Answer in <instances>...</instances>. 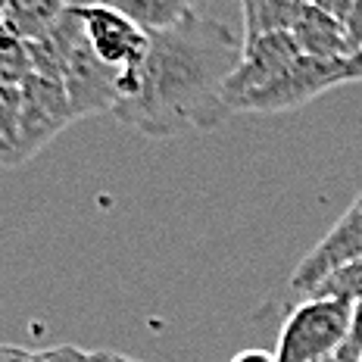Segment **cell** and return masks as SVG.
<instances>
[{"label":"cell","mask_w":362,"mask_h":362,"mask_svg":"<svg viewBox=\"0 0 362 362\" xmlns=\"http://www.w3.org/2000/svg\"><path fill=\"white\" fill-rule=\"evenodd\" d=\"M244 54V37L231 25L191 13L185 22L150 35L138 72L116 75L119 103L112 119L147 138L213 132L231 116L225 85Z\"/></svg>","instance_id":"6da1fadb"},{"label":"cell","mask_w":362,"mask_h":362,"mask_svg":"<svg viewBox=\"0 0 362 362\" xmlns=\"http://www.w3.org/2000/svg\"><path fill=\"white\" fill-rule=\"evenodd\" d=\"M353 328V303L337 297H306L278 331L275 362H334Z\"/></svg>","instance_id":"7a4b0ae2"},{"label":"cell","mask_w":362,"mask_h":362,"mask_svg":"<svg viewBox=\"0 0 362 362\" xmlns=\"http://www.w3.org/2000/svg\"><path fill=\"white\" fill-rule=\"evenodd\" d=\"M85 37L100 63H107L116 75L138 72L147 59L150 35H144L128 16L112 4H75Z\"/></svg>","instance_id":"3957f363"},{"label":"cell","mask_w":362,"mask_h":362,"mask_svg":"<svg viewBox=\"0 0 362 362\" xmlns=\"http://www.w3.org/2000/svg\"><path fill=\"white\" fill-rule=\"evenodd\" d=\"M337 85H350L346 59H313L300 57L284 75H278L269 88L256 90L238 107V112H284L309 103L313 97L325 94Z\"/></svg>","instance_id":"277c9868"},{"label":"cell","mask_w":362,"mask_h":362,"mask_svg":"<svg viewBox=\"0 0 362 362\" xmlns=\"http://www.w3.org/2000/svg\"><path fill=\"white\" fill-rule=\"evenodd\" d=\"M69 97V107L75 122L88 116H112L119 103L116 94V72L107 63H100L97 54L90 50L88 37H85V25L75 35V41L69 44V54H66V66L59 75Z\"/></svg>","instance_id":"5b68a950"},{"label":"cell","mask_w":362,"mask_h":362,"mask_svg":"<svg viewBox=\"0 0 362 362\" xmlns=\"http://www.w3.org/2000/svg\"><path fill=\"white\" fill-rule=\"evenodd\" d=\"M22 90V119H19V153L22 163L32 160L37 150H44L63 128L75 122L69 97L63 81L47 75H32Z\"/></svg>","instance_id":"8992f818"},{"label":"cell","mask_w":362,"mask_h":362,"mask_svg":"<svg viewBox=\"0 0 362 362\" xmlns=\"http://www.w3.org/2000/svg\"><path fill=\"white\" fill-rule=\"evenodd\" d=\"M356 259H362V197L346 209L341 216V222H337L334 228L303 256V262L293 269L291 291L306 297L322 278H328L331 272L350 266V262H356Z\"/></svg>","instance_id":"52a82bcc"},{"label":"cell","mask_w":362,"mask_h":362,"mask_svg":"<svg viewBox=\"0 0 362 362\" xmlns=\"http://www.w3.org/2000/svg\"><path fill=\"white\" fill-rule=\"evenodd\" d=\"M291 37L297 47L313 59H350V44H346L344 28L337 19H331L319 4H303L300 0V13L293 19Z\"/></svg>","instance_id":"ba28073f"},{"label":"cell","mask_w":362,"mask_h":362,"mask_svg":"<svg viewBox=\"0 0 362 362\" xmlns=\"http://www.w3.org/2000/svg\"><path fill=\"white\" fill-rule=\"evenodd\" d=\"M297 13L300 0H247L240 6V16H244L240 37H244V44H253L266 35H291Z\"/></svg>","instance_id":"9c48e42d"},{"label":"cell","mask_w":362,"mask_h":362,"mask_svg":"<svg viewBox=\"0 0 362 362\" xmlns=\"http://www.w3.org/2000/svg\"><path fill=\"white\" fill-rule=\"evenodd\" d=\"M112 6L132 19L144 35L169 32L194 13V6L185 0H116Z\"/></svg>","instance_id":"30bf717a"},{"label":"cell","mask_w":362,"mask_h":362,"mask_svg":"<svg viewBox=\"0 0 362 362\" xmlns=\"http://www.w3.org/2000/svg\"><path fill=\"white\" fill-rule=\"evenodd\" d=\"M66 6L69 4H57V0H10L4 10V22L22 41H37L63 19Z\"/></svg>","instance_id":"8fae6325"},{"label":"cell","mask_w":362,"mask_h":362,"mask_svg":"<svg viewBox=\"0 0 362 362\" xmlns=\"http://www.w3.org/2000/svg\"><path fill=\"white\" fill-rule=\"evenodd\" d=\"M19 119H22V90L0 85V169H10V165L22 163Z\"/></svg>","instance_id":"7c38bea8"},{"label":"cell","mask_w":362,"mask_h":362,"mask_svg":"<svg viewBox=\"0 0 362 362\" xmlns=\"http://www.w3.org/2000/svg\"><path fill=\"white\" fill-rule=\"evenodd\" d=\"M35 75L32 54H28V41L13 32L10 25H0V85L22 88Z\"/></svg>","instance_id":"4fadbf2b"},{"label":"cell","mask_w":362,"mask_h":362,"mask_svg":"<svg viewBox=\"0 0 362 362\" xmlns=\"http://www.w3.org/2000/svg\"><path fill=\"white\" fill-rule=\"evenodd\" d=\"M306 297H337L346 303H362V259L350 262V266L331 272L328 278H322Z\"/></svg>","instance_id":"5bb4252c"},{"label":"cell","mask_w":362,"mask_h":362,"mask_svg":"<svg viewBox=\"0 0 362 362\" xmlns=\"http://www.w3.org/2000/svg\"><path fill=\"white\" fill-rule=\"evenodd\" d=\"M337 25L344 28L346 44H350V57L362 47V0H315Z\"/></svg>","instance_id":"9a60e30c"},{"label":"cell","mask_w":362,"mask_h":362,"mask_svg":"<svg viewBox=\"0 0 362 362\" xmlns=\"http://www.w3.org/2000/svg\"><path fill=\"white\" fill-rule=\"evenodd\" d=\"M88 353L90 350H81L75 344H63V346H50V350H37V353L28 350V356L22 362H88Z\"/></svg>","instance_id":"2e32d148"},{"label":"cell","mask_w":362,"mask_h":362,"mask_svg":"<svg viewBox=\"0 0 362 362\" xmlns=\"http://www.w3.org/2000/svg\"><path fill=\"white\" fill-rule=\"evenodd\" d=\"M28 356L25 346H13V344H0V362H22Z\"/></svg>","instance_id":"e0dca14e"},{"label":"cell","mask_w":362,"mask_h":362,"mask_svg":"<svg viewBox=\"0 0 362 362\" xmlns=\"http://www.w3.org/2000/svg\"><path fill=\"white\" fill-rule=\"evenodd\" d=\"M231 362H275V353H266V350H244L238 353Z\"/></svg>","instance_id":"ac0fdd59"},{"label":"cell","mask_w":362,"mask_h":362,"mask_svg":"<svg viewBox=\"0 0 362 362\" xmlns=\"http://www.w3.org/2000/svg\"><path fill=\"white\" fill-rule=\"evenodd\" d=\"M346 78L350 81H362V47L346 59Z\"/></svg>","instance_id":"d6986e66"},{"label":"cell","mask_w":362,"mask_h":362,"mask_svg":"<svg viewBox=\"0 0 362 362\" xmlns=\"http://www.w3.org/2000/svg\"><path fill=\"white\" fill-rule=\"evenodd\" d=\"M88 362H112V353L110 350H94V353H88Z\"/></svg>","instance_id":"ffe728a7"},{"label":"cell","mask_w":362,"mask_h":362,"mask_svg":"<svg viewBox=\"0 0 362 362\" xmlns=\"http://www.w3.org/2000/svg\"><path fill=\"white\" fill-rule=\"evenodd\" d=\"M112 362H141V359H132V356H122V353H112Z\"/></svg>","instance_id":"44dd1931"},{"label":"cell","mask_w":362,"mask_h":362,"mask_svg":"<svg viewBox=\"0 0 362 362\" xmlns=\"http://www.w3.org/2000/svg\"><path fill=\"white\" fill-rule=\"evenodd\" d=\"M4 10H6V4L0 0V25H4Z\"/></svg>","instance_id":"7402d4cb"},{"label":"cell","mask_w":362,"mask_h":362,"mask_svg":"<svg viewBox=\"0 0 362 362\" xmlns=\"http://www.w3.org/2000/svg\"><path fill=\"white\" fill-rule=\"evenodd\" d=\"M359 362H362V356H359Z\"/></svg>","instance_id":"603a6c76"}]
</instances>
